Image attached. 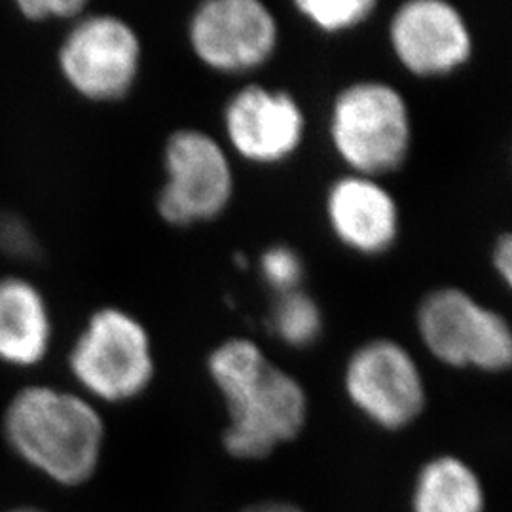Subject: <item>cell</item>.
Returning <instances> with one entry per match:
<instances>
[{
    "label": "cell",
    "mask_w": 512,
    "mask_h": 512,
    "mask_svg": "<svg viewBox=\"0 0 512 512\" xmlns=\"http://www.w3.org/2000/svg\"><path fill=\"white\" fill-rule=\"evenodd\" d=\"M486 492L475 469L458 456L427 461L418 473L412 512H484Z\"/></svg>",
    "instance_id": "obj_14"
},
{
    "label": "cell",
    "mask_w": 512,
    "mask_h": 512,
    "mask_svg": "<svg viewBox=\"0 0 512 512\" xmlns=\"http://www.w3.org/2000/svg\"><path fill=\"white\" fill-rule=\"evenodd\" d=\"M329 133L332 147L351 173L378 179L397 171L412 147V116L397 88L361 80L334 97Z\"/></svg>",
    "instance_id": "obj_3"
},
{
    "label": "cell",
    "mask_w": 512,
    "mask_h": 512,
    "mask_svg": "<svg viewBox=\"0 0 512 512\" xmlns=\"http://www.w3.org/2000/svg\"><path fill=\"white\" fill-rule=\"evenodd\" d=\"M2 433L10 450L50 482L76 488L103 458L105 421L86 397L50 385H29L4 410Z\"/></svg>",
    "instance_id": "obj_2"
},
{
    "label": "cell",
    "mask_w": 512,
    "mask_h": 512,
    "mask_svg": "<svg viewBox=\"0 0 512 512\" xmlns=\"http://www.w3.org/2000/svg\"><path fill=\"white\" fill-rule=\"evenodd\" d=\"M52 342V315L44 294L23 277L0 279V363L31 368Z\"/></svg>",
    "instance_id": "obj_13"
},
{
    "label": "cell",
    "mask_w": 512,
    "mask_h": 512,
    "mask_svg": "<svg viewBox=\"0 0 512 512\" xmlns=\"http://www.w3.org/2000/svg\"><path fill=\"white\" fill-rule=\"evenodd\" d=\"M418 332L442 365L497 374L512 363L507 319L458 287L435 289L421 300Z\"/></svg>",
    "instance_id": "obj_5"
},
{
    "label": "cell",
    "mask_w": 512,
    "mask_h": 512,
    "mask_svg": "<svg viewBox=\"0 0 512 512\" xmlns=\"http://www.w3.org/2000/svg\"><path fill=\"white\" fill-rule=\"evenodd\" d=\"M188 40L211 71L251 73L275 54L279 23L258 0H207L190 16Z\"/></svg>",
    "instance_id": "obj_9"
},
{
    "label": "cell",
    "mask_w": 512,
    "mask_h": 512,
    "mask_svg": "<svg viewBox=\"0 0 512 512\" xmlns=\"http://www.w3.org/2000/svg\"><path fill=\"white\" fill-rule=\"evenodd\" d=\"M141 59L137 31L112 14L80 16L57 54L65 82L95 103H114L129 95L141 71Z\"/></svg>",
    "instance_id": "obj_6"
},
{
    "label": "cell",
    "mask_w": 512,
    "mask_h": 512,
    "mask_svg": "<svg viewBox=\"0 0 512 512\" xmlns=\"http://www.w3.org/2000/svg\"><path fill=\"white\" fill-rule=\"evenodd\" d=\"M262 275L268 285L281 294L298 291L300 279L304 275V266L300 256L289 247H272L260 260Z\"/></svg>",
    "instance_id": "obj_17"
},
{
    "label": "cell",
    "mask_w": 512,
    "mask_h": 512,
    "mask_svg": "<svg viewBox=\"0 0 512 512\" xmlns=\"http://www.w3.org/2000/svg\"><path fill=\"white\" fill-rule=\"evenodd\" d=\"M165 184L158 213L171 226H192L220 217L234 196L228 154L200 129H179L164 148Z\"/></svg>",
    "instance_id": "obj_7"
},
{
    "label": "cell",
    "mask_w": 512,
    "mask_h": 512,
    "mask_svg": "<svg viewBox=\"0 0 512 512\" xmlns=\"http://www.w3.org/2000/svg\"><path fill=\"white\" fill-rule=\"evenodd\" d=\"M82 389L103 403H128L154 380L156 361L145 325L128 311L101 308L88 319L69 353Z\"/></svg>",
    "instance_id": "obj_4"
},
{
    "label": "cell",
    "mask_w": 512,
    "mask_h": 512,
    "mask_svg": "<svg viewBox=\"0 0 512 512\" xmlns=\"http://www.w3.org/2000/svg\"><path fill=\"white\" fill-rule=\"evenodd\" d=\"M207 370L228 410L222 444L230 456L268 458L302 433L308 420L304 387L253 340L222 342L209 355Z\"/></svg>",
    "instance_id": "obj_1"
},
{
    "label": "cell",
    "mask_w": 512,
    "mask_h": 512,
    "mask_svg": "<svg viewBox=\"0 0 512 512\" xmlns=\"http://www.w3.org/2000/svg\"><path fill=\"white\" fill-rule=\"evenodd\" d=\"M274 332L291 348H310L323 332V315L317 302L302 291L281 294L274 315Z\"/></svg>",
    "instance_id": "obj_15"
},
{
    "label": "cell",
    "mask_w": 512,
    "mask_h": 512,
    "mask_svg": "<svg viewBox=\"0 0 512 512\" xmlns=\"http://www.w3.org/2000/svg\"><path fill=\"white\" fill-rule=\"evenodd\" d=\"M224 131L243 160L281 164L302 145L306 116L291 93L251 84L226 103Z\"/></svg>",
    "instance_id": "obj_11"
},
{
    "label": "cell",
    "mask_w": 512,
    "mask_h": 512,
    "mask_svg": "<svg viewBox=\"0 0 512 512\" xmlns=\"http://www.w3.org/2000/svg\"><path fill=\"white\" fill-rule=\"evenodd\" d=\"M374 0H298L294 8L315 29L327 35L348 33L363 25L376 10Z\"/></svg>",
    "instance_id": "obj_16"
},
{
    "label": "cell",
    "mask_w": 512,
    "mask_h": 512,
    "mask_svg": "<svg viewBox=\"0 0 512 512\" xmlns=\"http://www.w3.org/2000/svg\"><path fill=\"white\" fill-rule=\"evenodd\" d=\"M6 512H44L40 511V509H35V507H16V509H10V511Z\"/></svg>",
    "instance_id": "obj_21"
},
{
    "label": "cell",
    "mask_w": 512,
    "mask_h": 512,
    "mask_svg": "<svg viewBox=\"0 0 512 512\" xmlns=\"http://www.w3.org/2000/svg\"><path fill=\"white\" fill-rule=\"evenodd\" d=\"M495 274L503 279L507 287L512 285V238L511 234H503L495 241L494 255H492Z\"/></svg>",
    "instance_id": "obj_19"
},
{
    "label": "cell",
    "mask_w": 512,
    "mask_h": 512,
    "mask_svg": "<svg viewBox=\"0 0 512 512\" xmlns=\"http://www.w3.org/2000/svg\"><path fill=\"white\" fill-rule=\"evenodd\" d=\"M241 512H304L298 509L293 503H285V501H266V503H256L247 507Z\"/></svg>",
    "instance_id": "obj_20"
},
{
    "label": "cell",
    "mask_w": 512,
    "mask_h": 512,
    "mask_svg": "<svg viewBox=\"0 0 512 512\" xmlns=\"http://www.w3.org/2000/svg\"><path fill=\"white\" fill-rule=\"evenodd\" d=\"M19 12L31 21H48V19H78L86 10L82 0H21Z\"/></svg>",
    "instance_id": "obj_18"
},
{
    "label": "cell",
    "mask_w": 512,
    "mask_h": 512,
    "mask_svg": "<svg viewBox=\"0 0 512 512\" xmlns=\"http://www.w3.org/2000/svg\"><path fill=\"white\" fill-rule=\"evenodd\" d=\"M344 387L349 403L385 431L412 425L427 403L425 380L416 359L389 338H374L351 353Z\"/></svg>",
    "instance_id": "obj_8"
},
{
    "label": "cell",
    "mask_w": 512,
    "mask_h": 512,
    "mask_svg": "<svg viewBox=\"0 0 512 512\" xmlns=\"http://www.w3.org/2000/svg\"><path fill=\"white\" fill-rule=\"evenodd\" d=\"M389 44L397 61L418 78L456 73L475 48L467 19L444 0L404 2L389 23Z\"/></svg>",
    "instance_id": "obj_10"
},
{
    "label": "cell",
    "mask_w": 512,
    "mask_h": 512,
    "mask_svg": "<svg viewBox=\"0 0 512 512\" xmlns=\"http://www.w3.org/2000/svg\"><path fill=\"white\" fill-rule=\"evenodd\" d=\"M327 219L332 234L342 245L365 256L389 251L401 230L393 194L378 179L355 173L330 186Z\"/></svg>",
    "instance_id": "obj_12"
}]
</instances>
